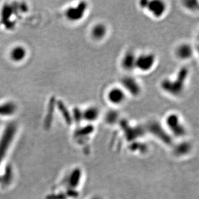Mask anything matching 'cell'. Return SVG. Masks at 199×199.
Returning a JSON list of instances; mask_svg holds the SVG:
<instances>
[{"label": "cell", "instance_id": "1", "mask_svg": "<svg viewBox=\"0 0 199 199\" xmlns=\"http://www.w3.org/2000/svg\"><path fill=\"white\" fill-rule=\"evenodd\" d=\"M188 74V72L187 69L183 68L178 74L175 79H164L161 83L162 89L164 92L173 96L180 95L184 91Z\"/></svg>", "mask_w": 199, "mask_h": 199}, {"label": "cell", "instance_id": "2", "mask_svg": "<svg viewBox=\"0 0 199 199\" xmlns=\"http://www.w3.org/2000/svg\"><path fill=\"white\" fill-rule=\"evenodd\" d=\"M166 125L169 131L175 137H181L186 133V128L182 123L179 116L176 113H171L167 116Z\"/></svg>", "mask_w": 199, "mask_h": 199}, {"label": "cell", "instance_id": "3", "mask_svg": "<svg viewBox=\"0 0 199 199\" xmlns=\"http://www.w3.org/2000/svg\"><path fill=\"white\" fill-rule=\"evenodd\" d=\"M156 61V58L153 54H142L136 59L135 69L142 72L150 71L153 68Z\"/></svg>", "mask_w": 199, "mask_h": 199}, {"label": "cell", "instance_id": "4", "mask_svg": "<svg viewBox=\"0 0 199 199\" xmlns=\"http://www.w3.org/2000/svg\"><path fill=\"white\" fill-rule=\"evenodd\" d=\"M122 88L128 94L133 96H138L141 92V87L139 82L133 77L126 76L121 79ZM126 93V94H127Z\"/></svg>", "mask_w": 199, "mask_h": 199}, {"label": "cell", "instance_id": "5", "mask_svg": "<svg viewBox=\"0 0 199 199\" xmlns=\"http://www.w3.org/2000/svg\"><path fill=\"white\" fill-rule=\"evenodd\" d=\"M88 9L86 2H81L75 6L68 9L65 15L66 18L72 22H78L83 19Z\"/></svg>", "mask_w": 199, "mask_h": 199}, {"label": "cell", "instance_id": "6", "mask_svg": "<svg viewBox=\"0 0 199 199\" xmlns=\"http://www.w3.org/2000/svg\"><path fill=\"white\" fill-rule=\"evenodd\" d=\"M15 132L16 128L14 125H9L5 129L2 138L0 141V162L12 141Z\"/></svg>", "mask_w": 199, "mask_h": 199}, {"label": "cell", "instance_id": "7", "mask_svg": "<svg viewBox=\"0 0 199 199\" xmlns=\"http://www.w3.org/2000/svg\"><path fill=\"white\" fill-rule=\"evenodd\" d=\"M106 98L110 104L120 105L126 100V93L121 87H113L108 92Z\"/></svg>", "mask_w": 199, "mask_h": 199}, {"label": "cell", "instance_id": "8", "mask_svg": "<svg viewBox=\"0 0 199 199\" xmlns=\"http://www.w3.org/2000/svg\"><path fill=\"white\" fill-rule=\"evenodd\" d=\"M149 14L155 18H161L165 14L167 6L164 2L160 0H153L147 2L146 8Z\"/></svg>", "mask_w": 199, "mask_h": 199}, {"label": "cell", "instance_id": "9", "mask_svg": "<svg viewBox=\"0 0 199 199\" xmlns=\"http://www.w3.org/2000/svg\"><path fill=\"white\" fill-rule=\"evenodd\" d=\"M136 59L135 54L133 52H127L122 57L121 61V68L128 72L132 71L135 69Z\"/></svg>", "mask_w": 199, "mask_h": 199}, {"label": "cell", "instance_id": "10", "mask_svg": "<svg viewBox=\"0 0 199 199\" xmlns=\"http://www.w3.org/2000/svg\"><path fill=\"white\" fill-rule=\"evenodd\" d=\"M175 55L177 58L181 60H188L193 56V49L191 45L188 43H182L178 45L176 49Z\"/></svg>", "mask_w": 199, "mask_h": 199}, {"label": "cell", "instance_id": "11", "mask_svg": "<svg viewBox=\"0 0 199 199\" xmlns=\"http://www.w3.org/2000/svg\"><path fill=\"white\" fill-rule=\"evenodd\" d=\"M149 132L153 133L155 136H156L161 140L164 141L166 142H170L171 138L169 135V133H167L166 130H164V128L157 122H152L149 126Z\"/></svg>", "mask_w": 199, "mask_h": 199}, {"label": "cell", "instance_id": "12", "mask_svg": "<svg viewBox=\"0 0 199 199\" xmlns=\"http://www.w3.org/2000/svg\"><path fill=\"white\" fill-rule=\"evenodd\" d=\"M91 36L95 41L103 39L107 34L106 26L101 23L95 24L91 29Z\"/></svg>", "mask_w": 199, "mask_h": 199}, {"label": "cell", "instance_id": "13", "mask_svg": "<svg viewBox=\"0 0 199 199\" xmlns=\"http://www.w3.org/2000/svg\"><path fill=\"white\" fill-rule=\"evenodd\" d=\"M100 115L98 108L95 106H90L86 108L83 111V120L88 122H93L97 121Z\"/></svg>", "mask_w": 199, "mask_h": 199}, {"label": "cell", "instance_id": "14", "mask_svg": "<svg viewBox=\"0 0 199 199\" xmlns=\"http://www.w3.org/2000/svg\"><path fill=\"white\" fill-rule=\"evenodd\" d=\"M119 118V114L118 112L114 109H111L106 113L105 116V122L108 125H114L117 122Z\"/></svg>", "mask_w": 199, "mask_h": 199}, {"label": "cell", "instance_id": "15", "mask_svg": "<svg viewBox=\"0 0 199 199\" xmlns=\"http://www.w3.org/2000/svg\"><path fill=\"white\" fill-rule=\"evenodd\" d=\"M25 50L22 47H16L11 52V58L14 61L23 59L25 56Z\"/></svg>", "mask_w": 199, "mask_h": 199}, {"label": "cell", "instance_id": "16", "mask_svg": "<svg viewBox=\"0 0 199 199\" xmlns=\"http://www.w3.org/2000/svg\"><path fill=\"white\" fill-rule=\"evenodd\" d=\"M16 107L12 103H6L0 106V115H9L15 111Z\"/></svg>", "mask_w": 199, "mask_h": 199}, {"label": "cell", "instance_id": "17", "mask_svg": "<svg viewBox=\"0 0 199 199\" xmlns=\"http://www.w3.org/2000/svg\"><path fill=\"white\" fill-rule=\"evenodd\" d=\"M190 149V144L186 142H183L182 143L178 144V145L175 148V151L177 153H184L186 152H189Z\"/></svg>", "mask_w": 199, "mask_h": 199}, {"label": "cell", "instance_id": "18", "mask_svg": "<svg viewBox=\"0 0 199 199\" xmlns=\"http://www.w3.org/2000/svg\"><path fill=\"white\" fill-rule=\"evenodd\" d=\"M12 178V171L10 168L6 169L5 175H3L2 180L1 181L3 184H7L11 180Z\"/></svg>", "mask_w": 199, "mask_h": 199}, {"label": "cell", "instance_id": "19", "mask_svg": "<svg viewBox=\"0 0 199 199\" xmlns=\"http://www.w3.org/2000/svg\"><path fill=\"white\" fill-rule=\"evenodd\" d=\"M184 6H186L188 9H189L191 10H195V9L198 8V3H197V2L196 1H186V2H184Z\"/></svg>", "mask_w": 199, "mask_h": 199}, {"label": "cell", "instance_id": "20", "mask_svg": "<svg viewBox=\"0 0 199 199\" xmlns=\"http://www.w3.org/2000/svg\"><path fill=\"white\" fill-rule=\"evenodd\" d=\"M59 109H61V110L62 111V112L63 113V114L64 117H65V119H66V121H69L70 120V116H69V115L68 114V112H67V110L66 109V108H65V107H64V106H63V103H62V102H59Z\"/></svg>", "mask_w": 199, "mask_h": 199}, {"label": "cell", "instance_id": "21", "mask_svg": "<svg viewBox=\"0 0 199 199\" xmlns=\"http://www.w3.org/2000/svg\"><path fill=\"white\" fill-rule=\"evenodd\" d=\"M11 14V11L9 7L8 6H5L4 7V9H3V12H2V18L4 20H6L7 18L10 16Z\"/></svg>", "mask_w": 199, "mask_h": 199}, {"label": "cell", "instance_id": "22", "mask_svg": "<svg viewBox=\"0 0 199 199\" xmlns=\"http://www.w3.org/2000/svg\"><path fill=\"white\" fill-rule=\"evenodd\" d=\"M92 199H101L99 197H95V198H92Z\"/></svg>", "mask_w": 199, "mask_h": 199}]
</instances>
